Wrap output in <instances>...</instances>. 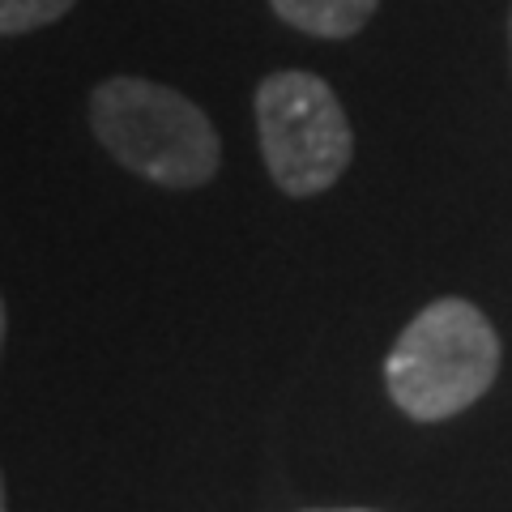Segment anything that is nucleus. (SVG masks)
Segmentation results:
<instances>
[{
    "label": "nucleus",
    "mask_w": 512,
    "mask_h": 512,
    "mask_svg": "<svg viewBox=\"0 0 512 512\" xmlns=\"http://www.w3.org/2000/svg\"><path fill=\"white\" fill-rule=\"evenodd\" d=\"M500 338L466 299H436L402 329L384 359V384L397 410L419 423L453 419L491 389Z\"/></svg>",
    "instance_id": "obj_1"
},
{
    "label": "nucleus",
    "mask_w": 512,
    "mask_h": 512,
    "mask_svg": "<svg viewBox=\"0 0 512 512\" xmlns=\"http://www.w3.org/2000/svg\"><path fill=\"white\" fill-rule=\"evenodd\" d=\"M90 124L120 167L163 188L210 184L218 171L222 146L214 124L180 90L111 77L90 94Z\"/></svg>",
    "instance_id": "obj_2"
},
{
    "label": "nucleus",
    "mask_w": 512,
    "mask_h": 512,
    "mask_svg": "<svg viewBox=\"0 0 512 512\" xmlns=\"http://www.w3.org/2000/svg\"><path fill=\"white\" fill-rule=\"evenodd\" d=\"M256 133L274 184L291 197H312L342 180L355 154L350 120L316 73H269L256 90Z\"/></svg>",
    "instance_id": "obj_3"
},
{
    "label": "nucleus",
    "mask_w": 512,
    "mask_h": 512,
    "mask_svg": "<svg viewBox=\"0 0 512 512\" xmlns=\"http://www.w3.org/2000/svg\"><path fill=\"white\" fill-rule=\"evenodd\" d=\"M380 0H274V13L316 39H350L367 26Z\"/></svg>",
    "instance_id": "obj_4"
},
{
    "label": "nucleus",
    "mask_w": 512,
    "mask_h": 512,
    "mask_svg": "<svg viewBox=\"0 0 512 512\" xmlns=\"http://www.w3.org/2000/svg\"><path fill=\"white\" fill-rule=\"evenodd\" d=\"M77 0H0V35H26L35 26L64 18Z\"/></svg>",
    "instance_id": "obj_5"
},
{
    "label": "nucleus",
    "mask_w": 512,
    "mask_h": 512,
    "mask_svg": "<svg viewBox=\"0 0 512 512\" xmlns=\"http://www.w3.org/2000/svg\"><path fill=\"white\" fill-rule=\"evenodd\" d=\"M0 342H5V303H0Z\"/></svg>",
    "instance_id": "obj_6"
},
{
    "label": "nucleus",
    "mask_w": 512,
    "mask_h": 512,
    "mask_svg": "<svg viewBox=\"0 0 512 512\" xmlns=\"http://www.w3.org/2000/svg\"><path fill=\"white\" fill-rule=\"evenodd\" d=\"M0 512H5V483H0Z\"/></svg>",
    "instance_id": "obj_7"
},
{
    "label": "nucleus",
    "mask_w": 512,
    "mask_h": 512,
    "mask_svg": "<svg viewBox=\"0 0 512 512\" xmlns=\"http://www.w3.org/2000/svg\"><path fill=\"white\" fill-rule=\"evenodd\" d=\"M346 512H363V508H346Z\"/></svg>",
    "instance_id": "obj_8"
},
{
    "label": "nucleus",
    "mask_w": 512,
    "mask_h": 512,
    "mask_svg": "<svg viewBox=\"0 0 512 512\" xmlns=\"http://www.w3.org/2000/svg\"><path fill=\"white\" fill-rule=\"evenodd\" d=\"M508 30H512V22H508Z\"/></svg>",
    "instance_id": "obj_9"
}]
</instances>
